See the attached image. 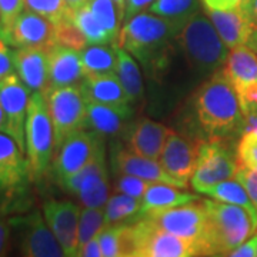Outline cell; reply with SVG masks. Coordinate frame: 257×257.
<instances>
[{"label":"cell","mask_w":257,"mask_h":257,"mask_svg":"<svg viewBox=\"0 0 257 257\" xmlns=\"http://www.w3.org/2000/svg\"><path fill=\"white\" fill-rule=\"evenodd\" d=\"M133 114V104L111 106L87 101V110L82 128L93 130L103 138L123 135Z\"/></svg>","instance_id":"44dd1931"},{"label":"cell","mask_w":257,"mask_h":257,"mask_svg":"<svg viewBox=\"0 0 257 257\" xmlns=\"http://www.w3.org/2000/svg\"><path fill=\"white\" fill-rule=\"evenodd\" d=\"M152 182H147L145 179H140L138 176L126 175L120 173L117 176V180L114 183V190L117 193H123L132 197H139L142 199L146 193L147 187L150 186Z\"/></svg>","instance_id":"ab89813d"},{"label":"cell","mask_w":257,"mask_h":257,"mask_svg":"<svg viewBox=\"0 0 257 257\" xmlns=\"http://www.w3.org/2000/svg\"><path fill=\"white\" fill-rule=\"evenodd\" d=\"M0 79H2V77H0Z\"/></svg>","instance_id":"6f0895ef"},{"label":"cell","mask_w":257,"mask_h":257,"mask_svg":"<svg viewBox=\"0 0 257 257\" xmlns=\"http://www.w3.org/2000/svg\"><path fill=\"white\" fill-rule=\"evenodd\" d=\"M199 157V140L173 132L160 155V163L172 176L189 180L196 170Z\"/></svg>","instance_id":"d6986e66"},{"label":"cell","mask_w":257,"mask_h":257,"mask_svg":"<svg viewBox=\"0 0 257 257\" xmlns=\"http://www.w3.org/2000/svg\"><path fill=\"white\" fill-rule=\"evenodd\" d=\"M12 230V217L8 216L5 209H0V256L9 254Z\"/></svg>","instance_id":"7bdbcfd3"},{"label":"cell","mask_w":257,"mask_h":257,"mask_svg":"<svg viewBox=\"0 0 257 257\" xmlns=\"http://www.w3.org/2000/svg\"><path fill=\"white\" fill-rule=\"evenodd\" d=\"M114 46H116V53H117L116 73L119 76L130 103L138 104L139 101L143 100V96H145V86H143V79H142L139 64L128 52L117 45Z\"/></svg>","instance_id":"4316f807"},{"label":"cell","mask_w":257,"mask_h":257,"mask_svg":"<svg viewBox=\"0 0 257 257\" xmlns=\"http://www.w3.org/2000/svg\"><path fill=\"white\" fill-rule=\"evenodd\" d=\"M80 207L69 200H49L43 204V216L66 256H76Z\"/></svg>","instance_id":"9a60e30c"},{"label":"cell","mask_w":257,"mask_h":257,"mask_svg":"<svg viewBox=\"0 0 257 257\" xmlns=\"http://www.w3.org/2000/svg\"><path fill=\"white\" fill-rule=\"evenodd\" d=\"M43 94L53 123L56 152L72 133L83 127L87 100L79 83L63 87H49Z\"/></svg>","instance_id":"ba28073f"},{"label":"cell","mask_w":257,"mask_h":257,"mask_svg":"<svg viewBox=\"0 0 257 257\" xmlns=\"http://www.w3.org/2000/svg\"><path fill=\"white\" fill-rule=\"evenodd\" d=\"M126 223L104 226L97 234L104 257H123V231Z\"/></svg>","instance_id":"8d00e7d4"},{"label":"cell","mask_w":257,"mask_h":257,"mask_svg":"<svg viewBox=\"0 0 257 257\" xmlns=\"http://www.w3.org/2000/svg\"><path fill=\"white\" fill-rule=\"evenodd\" d=\"M15 70L30 92L46 93L49 89V50L19 47L13 52Z\"/></svg>","instance_id":"ffe728a7"},{"label":"cell","mask_w":257,"mask_h":257,"mask_svg":"<svg viewBox=\"0 0 257 257\" xmlns=\"http://www.w3.org/2000/svg\"><path fill=\"white\" fill-rule=\"evenodd\" d=\"M26 153L33 182L46 175L55 157V130L42 92L30 94L26 119Z\"/></svg>","instance_id":"8992f818"},{"label":"cell","mask_w":257,"mask_h":257,"mask_svg":"<svg viewBox=\"0 0 257 257\" xmlns=\"http://www.w3.org/2000/svg\"><path fill=\"white\" fill-rule=\"evenodd\" d=\"M67 3H69V6L72 8V9H76V8H80L83 6L87 0H66Z\"/></svg>","instance_id":"11a10c76"},{"label":"cell","mask_w":257,"mask_h":257,"mask_svg":"<svg viewBox=\"0 0 257 257\" xmlns=\"http://www.w3.org/2000/svg\"><path fill=\"white\" fill-rule=\"evenodd\" d=\"M155 2L156 0H126V12H124L123 23H126L127 20L135 18L136 15L149 9Z\"/></svg>","instance_id":"bcb514c9"},{"label":"cell","mask_w":257,"mask_h":257,"mask_svg":"<svg viewBox=\"0 0 257 257\" xmlns=\"http://www.w3.org/2000/svg\"><path fill=\"white\" fill-rule=\"evenodd\" d=\"M119 9V15H120V20L123 23V19H124V12H126V0H113Z\"/></svg>","instance_id":"f5cc1de1"},{"label":"cell","mask_w":257,"mask_h":257,"mask_svg":"<svg viewBox=\"0 0 257 257\" xmlns=\"http://www.w3.org/2000/svg\"><path fill=\"white\" fill-rule=\"evenodd\" d=\"M231 257H254L257 256V233L250 236L246 241H243L239 247H236L231 253Z\"/></svg>","instance_id":"7dc6e473"},{"label":"cell","mask_w":257,"mask_h":257,"mask_svg":"<svg viewBox=\"0 0 257 257\" xmlns=\"http://www.w3.org/2000/svg\"><path fill=\"white\" fill-rule=\"evenodd\" d=\"M30 89L18 74L10 73L0 79V103L9 121V135L26 152V119Z\"/></svg>","instance_id":"4fadbf2b"},{"label":"cell","mask_w":257,"mask_h":257,"mask_svg":"<svg viewBox=\"0 0 257 257\" xmlns=\"http://www.w3.org/2000/svg\"><path fill=\"white\" fill-rule=\"evenodd\" d=\"M104 153V138L87 128L72 133L55 152L53 175L57 183Z\"/></svg>","instance_id":"30bf717a"},{"label":"cell","mask_w":257,"mask_h":257,"mask_svg":"<svg viewBox=\"0 0 257 257\" xmlns=\"http://www.w3.org/2000/svg\"><path fill=\"white\" fill-rule=\"evenodd\" d=\"M143 216L155 221L159 227H162L166 231L190 240L193 243H197L204 250V256H207L206 251L207 211L203 202L199 204L193 202L177 207L150 211Z\"/></svg>","instance_id":"9c48e42d"},{"label":"cell","mask_w":257,"mask_h":257,"mask_svg":"<svg viewBox=\"0 0 257 257\" xmlns=\"http://www.w3.org/2000/svg\"><path fill=\"white\" fill-rule=\"evenodd\" d=\"M210 18L211 23L217 30L219 36L229 49L247 45L248 39L253 35L254 28L250 20L240 9L233 10H204Z\"/></svg>","instance_id":"603a6c76"},{"label":"cell","mask_w":257,"mask_h":257,"mask_svg":"<svg viewBox=\"0 0 257 257\" xmlns=\"http://www.w3.org/2000/svg\"><path fill=\"white\" fill-rule=\"evenodd\" d=\"M55 28V43L64 47H70L74 50H83L86 46H89L86 37L83 36V33L79 30V28L73 23L72 18L63 20L57 25H53Z\"/></svg>","instance_id":"d590c367"},{"label":"cell","mask_w":257,"mask_h":257,"mask_svg":"<svg viewBox=\"0 0 257 257\" xmlns=\"http://www.w3.org/2000/svg\"><path fill=\"white\" fill-rule=\"evenodd\" d=\"M236 152L239 165L257 167V128H247L240 135Z\"/></svg>","instance_id":"f35d334b"},{"label":"cell","mask_w":257,"mask_h":257,"mask_svg":"<svg viewBox=\"0 0 257 257\" xmlns=\"http://www.w3.org/2000/svg\"><path fill=\"white\" fill-rule=\"evenodd\" d=\"M192 256H204L202 246L166 231L149 217L143 216L124 226L123 257Z\"/></svg>","instance_id":"5b68a950"},{"label":"cell","mask_w":257,"mask_h":257,"mask_svg":"<svg viewBox=\"0 0 257 257\" xmlns=\"http://www.w3.org/2000/svg\"><path fill=\"white\" fill-rule=\"evenodd\" d=\"M55 28L47 19L25 9L10 30L8 45L13 47H40L49 50L55 46Z\"/></svg>","instance_id":"ac0fdd59"},{"label":"cell","mask_w":257,"mask_h":257,"mask_svg":"<svg viewBox=\"0 0 257 257\" xmlns=\"http://www.w3.org/2000/svg\"><path fill=\"white\" fill-rule=\"evenodd\" d=\"M83 77L84 67L79 50L60 45L49 49V87L77 84Z\"/></svg>","instance_id":"7402d4cb"},{"label":"cell","mask_w":257,"mask_h":257,"mask_svg":"<svg viewBox=\"0 0 257 257\" xmlns=\"http://www.w3.org/2000/svg\"><path fill=\"white\" fill-rule=\"evenodd\" d=\"M84 76L94 73H116L117 53L116 46L89 45L80 50Z\"/></svg>","instance_id":"83f0119b"},{"label":"cell","mask_w":257,"mask_h":257,"mask_svg":"<svg viewBox=\"0 0 257 257\" xmlns=\"http://www.w3.org/2000/svg\"><path fill=\"white\" fill-rule=\"evenodd\" d=\"M241 10L247 16V19L250 20V23L254 28V30H257V0H247L241 6Z\"/></svg>","instance_id":"681fc988"},{"label":"cell","mask_w":257,"mask_h":257,"mask_svg":"<svg viewBox=\"0 0 257 257\" xmlns=\"http://www.w3.org/2000/svg\"><path fill=\"white\" fill-rule=\"evenodd\" d=\"M200 194H206L214 200H220V202L230 203V204H236L241 206L253 216V219L257 221V209L251 202V199L248 197L246 189L243 187V184L239 180H224L220 183L210 186L207 189L202 190Z\"/></svg>","instance_id":"f1b7e54d"},{"label":"cell","mask_w":257,"mask_h":257,"mask_svg":"<svg viewBox=\"0 0 257 257\" xmlns=\"http://www.w3.org/2000/svg\"><path fill=\"white\" fill-rule=\"evenodd\" d=\"M234 90L237 93L240 106H241L244 116L257 111V82L244 84Z\"/></svg>","instance_id":"b9f144b4"},{"label":"cell","mask_w":257,"mask_h":257,"mask_svg":"<svg viewBox=\"0 0 257 257\" xmlns=\"http://www.w3.org/2000/svg\"><path fill=\"white\" fill-rule=\"evenodd\" d=\"M193 117L203 139L234 138L246 128L237 93L223 69L213 73L192 97Z\"/></svg>","instance_id":"6da1fadb"},{"label":"cell","mask_w":257,"mask_h":257,"mask_svg":"<svg viewBox=\"0 0 257 257\" xmlns=\"http://www.w3.org/2000/svg\"><path fill=\"white\" fill-rule=\"evenodd\" d=\"M72 20L79 28V30L86 37L89 45H106L111 43V39L106 29L101 26V23L94 16L87 3H84L80 8L72 10Z\"/></svg>","instance_id":"4dcf8cb0"},{"label":"cell","mask_w":257,"mask_h":257,"mask_svg":"<svg viewBox=\"0 0 257 257\" xmlns=\"http://www.w3.org/2000/svg\"><path fill=\"white\" fill-rule=\"evenodd\" d=\"M111 167L114 173H126V175L138 176L140 179H145L147 182H157L166 183L170 186H176L180 189L187 187L186 180H180L175 176H172L162 163H157L156 159L140 156L138 153L128 150L127 147L114 146L111 150Z\"/></svg>","instance_id":"5bb4252c"},{"label":"cell","mask_w":257,"mask_h":257,"mask_svg":"<svg viewBox=\"0 0 257 257\" xmlns=\"http://www.w3.org/2000/svg\"><path fill=\"white\" fill-rule=\"evenodd\" d=\"M176 45L180 47L190 70L203 77L223 69L229 56V47L221 40L210 18L200 12L184 23L176 37Z\"/></svg>","instance_id":"3957f363"},{"label":"cell","mask_w":257,"mask_h":257,"mask_svg":"<svg viewBox=\"0 0 257 257\" xmlns=\"http://www.w3.org/2000/svg\"><path fill=\"white\" fill-rule=\"evenodd\" d=\"M80 87L87 101L111 106L132 104L117 73L86 74Z\"/></svg>","instance_id":"cb8c5ba5"},{"label":"cell","mask_w":257,"mask_h":257,"mask_svg":"<svg viewBox=\"0 0 257 257\" xmlns=\"http://www.w3.org/2000/svg\"><path fill=\"white\" fill-rule=\"evenodd\" d=\"M204 10L240 9L247 0H200Z\"/></svg>","instance_id":"f6af8a7d"},{"label":"cell","mask_w":257,"mask_h":257,"mask_svg":"<svg viewBox=\"0 0 257 257\" xmlns=\"http://www.w3.org/2000/svg\"><path fill=\"white\" fill-rule=\"evenodd\" d=\"M26 8V0H0V37L8 42L16 19Z\"/></svg>","instance_id":"74e56055"},{"label":"cell","mask_w":257,"mask_h":257,"mask_svg":"<svg viewBox=\"0 0 257 257\" xmlns=\"http://www.w3.org/2000/svg\"><path fill=\"white\" fill-rule=\"evenodd\" d=\"M104 155L106 153L94 157L80 170L59 182L66 192L76 196L86 207L100 209L106 206L110 197V183L104 163Z\"/></svg>","instance_id":"7c38bea8"},{"label":"cell","mask_w":257,"mask_h":257,"mask_svg":"<svg viewBox=\"0 0 257 257\" xmlns=\"http://www.w3.org/2000/svg\"><path fill=\"white\" fill-rule=\"evenodd\" d=\"M202 202L207 211V256H230L256 231L257 221L244 207L214 199Z\"/></svg>","instance_id":"277c9868"},{"label":"cell","mask_w":257,"mask_h":257,"mask_svg":"<svg viewBox=\"0 0 257 257\" xmlns=\"http://www.w3.org/2000/svg\"><path fill=\"white\" fill-rule=\"evenodd\" d=\"M182 28L155 13H139L120 29L114 45L124 49L147 69L160 76L175 52L176 37Z\"/></svg>","instance_id":"7a4b0ae2"},{"label":"cell","mask_w":257,"mask_h":257,"mask_svg":"<svg viewBox=\"0 0 257 257\" xmlns=\"http://www.w3.org/2000/svg\"><path fill=\"white\" fill-rule=\"evenodd\" d=\"M234 179L243 184L248 197L251 199L254 207L257 209V167H247V166L239 165Z\"/></svg>","instance_id":"60d3db41"},{"label":"cell","mask_w":257,"mask_h":257,"mask_svg":"<svg viewBox=\"0 0 257 257\" xmlns=\"http://www.w3.org/2000/svg\"><path fill=\"white\" fill-rule=\"evenodd\" d=\"M13 52L10 50L9 45L0 37V77L13 73Z\"/></svg>","instance_id":"ee69618b"},{"label":"cell","mask_w":257,"mask_h":257,"mask_svg":"<svg viewBox=\"0 0 257 257\" xmlns=\"http://www.w3.org/2000/svg\"><path fill=\"white\" fill-rule=\"evenodd\" d=\"M104 226H106V214L101 207L100 209L86 207L84 210H82L79 220L77 248L82 247L84 243H87L94 236H97Z\"/></svg>","instance_id":"e575fe53"},{"label":"cell","mask_w":257,"mask_h":257,"mask_svg":"<svg viewBox=\"0 0 257 257\" xmlns=\"http://www.w3.org/2000/svg\"><path fill=\"white\" fill-rule=\"evenodd\" d=\"M175 130L167 127L162 123L140 117L124 130V143L128 150L138 153L140 156L159 159L169 136Z\"/></svg>","instance_id":"e0dca14e"},{"label":"cell","mask_w":257,"mask_h":257,"mask_svg":"<svg viewBox=\"0 0 257 257\" xmlns=\"http://www.w3.org/2000/svg\"><path fill=\"white\" fill-rule=\"evenodd\" d=\"M86 3L90 6L94 16L109 33L111 45H114L120 33V23H121L116 3L113 0H87Z\"/></svg>","instance_id":"d6a6232c"},{"label":"cell","mask_w":257,"mask_h":257,"mask_svg":"<svg viewBox=\"0 0 257 257\" xmlns=\"http://www.w3.org/2000/svg\"><path fill=\"white\" fill-rule=\"evenodd\" d=\"M142 199L143 200H142L140 217L150 211L177 207V206H183V204L200 200L197 194L183 192L180 190V187L166 183H157V182L150 183Z\"/></svg>","instance_id":"d4e9b609"},{"label":"cell","mask_w":257,"mask_h":257,"mask_svg":"<svg viewBox=\"0 0 257 257\" xmlns=\"http://www.w3.org/2000/svg\"><path fill=\"white\" fill-rule=\"evenodd\" d=\"M256 233H257V227H256Z\"/></svg>","instance_id":"9f6ffc18"},{"label":"cell","mask_w":257,"mask_h":257,"mask_svg":"<svg viewBox=\"0 0 257 257\" xmlns=\"http://www.w3.org/2000/svg\"><path fill=\"white\" fill-rule=\"evenodd\" d=\"M12 227L16 231L20 254L28 257L66 256L45 216H42L39 210L12 217Z\"/></svg>","instance_id":"8fae6325"},{"label":"cell","mask_w":257,"mask_h":257,"mask_svg":"<svg viewBox=\"0 0 257 257\" xmlns=\"http://www.w3.org/2000/svg\"><path fill=\"white\" fill-rule=\"evenodd\" d=\"M0 132L9 135V121H8V116H6V111L3 109L2 103H0Z\"/></svg>","instance_id":"f907efd6"},{"label":"cell","mask_w":257,"mask_h":257,"mask_svg":"<svg viewBox=\"0 0 257 257\" xmlns=\"http://www.w3.org/2000/svg\"><path fill=\"white\" fill-rule=\"evenodd\" d=\"M239 169L237 152L229 138L199 140L197 166L192 176V187L196 193L214 184L233 179Z\"/></svg>","instance_id":"52a82bcc"},{"label":"cell","mask_w":257,"mask_h":257,"mask_svg":"<svg viewBox=\"0 0 257 257\" xmlns=\"http://www.w3.org/2000/svg\"><path fill=\"white\" fill-rule=\"evenodd\" d=\"M76 256H82V257H101L103 256V251H101L99 237H97V236H94V237L89 240L87 243H84L82 247L77 248V253H76Z\"/></svg>","instance_id":"c3c4849f"},{"label":"cell","mask_w":257,"mask_h":257,"mask_svg":"<svg viewBox=\"0 0 257 257\" xmlns=\"http://www.w3.org/2000/svg\"><path fill=\"white\" fill-rule=\"evenodd\" d=\"M142 200L127 194H113L106 203V226L116 223H133L140 219Z\"/></svg>","instance_id":"f546056e"},{"label":"cell","mask_w":257,"mask_h":257,"mask_svg":"<svg viewBox=\"0 0 257 257\" xmlns=\"http://www.w3.org/2000/svg\"><path fill=\"white\" fill-rule=\"evenodd\" d=\"M199 10V0H156L149 12L169 19L183 28L184 23Z\"/></svg>","instance_id":"1f68e13d"},{"label":"cell","mask_w":257,"mask_h":257,"mask_svg":"<svg viewBox=\"0 0 257 257\" xmlns=\"http://www.w3.org/2000/svg\"><path fill=\"white\" fill-rule=\"evenodd\" d=\"M23 153L15 139L0 132V193H16L32 180L29 160H25Z\"/></svg>","instance_id":"2e32d148"},{"label":"cell","mask_w":257,"mask_h":257,"mask_svg":"<svg viewBox=\"0 0 257 257\" xmlns=\"http://www.w3.org/2000/svg\"><path fill=\"white\" fill-rule=\"evenodd\" d=\"M247 46H250L253 50H254V52H257V30H254V32H253V35H251L250 39H248Z\"/></svg>","instance_id":"db71d44e"},{"label":"cell","mask_w":257,"mask_h":257,"mask_svg":"<svg viewBox=\"0 0 257 257\" xmlns=\"http://www.w3.org/2000/svg\"><path fill=\"white\" fill-rule=\"evenodd\" d=\"M223 73L234 89L257 82V52L247 45L231 49L223 66Z\"/></svg>","instance_id":"484cf974"},{"label":"cell","mask_w":257,"mask_h":257,"mask_svg":"<svg viewBox=\"0 0 257 257\" xmlns=\"http://www.w3.org/2000/svg\"><path fill=\"white\" fill-rule=\"evenodd\" d=\"M257 128V111L254 113H250L246 116V128Z\"/></svg>","instance_id":"816d5d0a"},{"label":"cell","mask_w":257,"mask_h":257,"mask_svg":"<svg viewBox=\"0 0 257 257\" xmlns=\"http://www.w3.org/2000/svg\"><path fill=\"white\" fill-rule=\"evenodd\" d=\"M25 9L35 12L53 25L72 18L73 10L66 0H26Z\"/></svg>","instance_id":"836d02e7"}]
</instances>
